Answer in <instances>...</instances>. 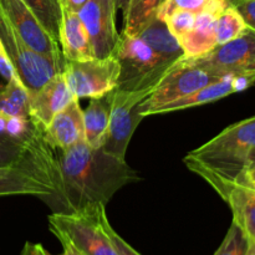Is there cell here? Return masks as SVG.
Wrapping results in <instances>:
<instances>
[{
  "instance_id": "1",
  "label": "cell",
  "mask_w": 255,
  "mask_h": 255,
  "mask_svg": "<svg viewBox=\"0 0 255 255\" xmlns=\"http://www.w3.org/2000/svg\"><path fill=\"white\" fill-rule=\"evenodd\" d=\"M138 181L126 161L92 148L85 139L62 149L55 158L52 183L62 213H77L91 207L106 206L117 191Z\"/></svg>"
},
{
  "instance_id": "2",
  "label": "cell",
  "mask_w": 255,
  "mask_h": 255,
  "mask_svg": "<svg viewBox=\"0 0 255 255\" xmlns=\"http://www.w3.org/2000/svg\"><path fill=\"white\" fill-rule=\"evenodd\" d=\"M255 147V116L234 124L203 146L189 152L184 163L213 189L236 184Z\"/></svg>"
},
{
  "instance_id": "3",
  "label": "cell",
  "mask_w": 255,
  "mask_h": 255,
  "mask_svg": "<svg viewBox=\"0 0 255 255\" xmlns=\"http://www.w3.org/2000/svg\"><path fill=\"white\" fill-rule=\"evenodd\" d=\"M105 204L77 213L55 212L49 216V228L62 244L76 255H119L101 224Z\"/></svg>"
},
{
  "instance_id": "4",
  "label": "cell",
  "mask_w": 255,
  "mask_h": 255,
  "mask_svg": "<svg viewBox=\"0 0 255 255\" xmlns=\"http://www.w3.org/2000/svg\"><path fill=\"white\" fill-rule=\"evenodd\" d=\"M26 158L17 164L0 167V197L35 196L50 198L55 196L52 172L55 158L51 147L40 138L35 141Z\"/></svg>"
},
{
  "instance_id": "5",
  "label": "cell",
  "mask_w": 255,
  "mask_h": 255,
  "mask_svg": "<svg viewBox=\"0 0 255 255\" xmlns=\"http://www.w3.org/2000/svg\"><path fill=\"white\" fill-rule=\"evenodd\" d=\"M114 56L120 65L117 90L122 91L153 90L172 67L138 36L120 35Z\"/></svg>"
},
{
  "instance_id": "6",
  "label": "cell",
  "mask_w": 255,
  "mask_h": 255,
  "mask_svg": "<svg viewBox=\"0 0 255 255\" xmlns=\"http://www.w3.org/2000/svg\"><path fill=\"white\" fill-rule=\"evenodd\" d=\"M0 40L29 95L36 92L52 76L64 71L57 62L27 46L0 7Z\"/></svg>"
},
{
  "instance_id": "7",
  "label": "cell",
  "mask_w": 255,
  "mask_h": 255,
  "mask_svg": "<svg viewBox=\"0 0 255 255\" xmlns=\"http://www.w3.org/2000/svg\"><path fill=\"white\" fill-rule=\"evenodd\" d=\"M184 57L169 69L161 81L154 86L151 94L141 101L139 114L143 119L154 115V111L163 105L176 101L212 82L221 80L201 67L189 64Z\"/></svg>"
},
{
  "instance_id": "8",
  "label": "cell",
  "mask_w": 255,
  "mask_h": 255,
  "mask_svg": "<svg viewBox=\"0 0 255 255\" xmlns=\"http://www.w3.org/2000/svg\"><path fill=\"white\" fill-rule=\"evenodd\" d=\"M65 80L77 99H97L119 86L120 65L115 56L82 61L65 60Z\"/></svg>"
},
{
  "instance_id": "9",
  "label": "cell",
  "mask_w": 255,
  "mask_h": 255,
  "mask_svg": "<svg viewBox=\"0 0 255 255\" xmlns=\"http://www.w3.org/2000/svg\"><path fill=\"white\" fill-rule=\"evenodd\" d=\"M151 92V89L138 91L115 90L109 131L104 146L101 147L106 153L121 161H126V152L129 141L143 120L139 114V104Z\"/></svg>"
},
{
  "instance_id": "10",
  "label": "cell",
  "mask_w": 255,
  "mask_h": 255,
  "mask_svg": "<svg viewBox=\"0 0 255 255\" xmlns=\"http://www.w3.org/2000/svg\"><path fill=\"white\" fill-rule=\"evenodd\" d=\"M189 64L222 77L255 72V31L247 27L238 37L201 56L184 57Z\"/></svg>"
},
{
  "instance_id": "11",
  "label": "cell",
  "mask_w": 255,
  "mask_h": 255,
  "mask_svg": "<svg viewBox=\"0 0 255 255\" xmlns=\"http://www.w3.org/2000/svg\"><path fill=\"white\" fill-rule=\"evenodd\" d=\"M115 0H89L77 12L91 44L94 57L114 56L120 34L116 27Z\"/></svg>"
},
{
  "instance_id": "12",
  "label": "cell",
  "mask_w": 255,
  "mask_h": 255,
  "mask_svg": "<svg viewBox=\"0 0 255 255\" xmlns=\"http://www.w3.org/2000/svg\"><path fill=\"white\" fill-rule=\"evenodd\" d=\"M0 7L27 46L65 66L61 46L44 29L24 0H0Z\"/></svg>"
},
{
  "instance_id": "13",
  "label": "cell",
  "mask_w": 255,
  "mask_h": 255,
  "mask_svg": "<svg viewBox=\"0 0 255 255\" xmlns=\"http://www.w3.org/2000/svg\"><path fill=\"white\" fill-rule=\"evenodd\" d=\"M74 99L77 97L67 86L64 74H56L36 92L30 95V120L42 131L55 115L64 110Z\"/></svg>"
},
{
  "instance_id": "14",
  "label": "cell",
  "mask_w": 255,
  "mask_h": 255,
  "mask_svg": "<svg viewBox=\"0 0 255 255\" xmlns=\"http://www.w3.org/2000/svg\"><path fill=\"white\" fill-rule=\"evenodd\" d=\"M42 138L51 148L60 151L74 146L85 138L84 111L79 99H74L64 110L56 114L41 131Z\"/></svg>"
},
{
  "instance_id": "15",
  "label": "cell",
  "mask_w": 255,
  "mask_h": 255,
  "mask_svg": "<svg viewBox=\"0 0 255 255\" xmlns=\"http://www.w3.org/2000/svg\"><path fill=\"white\" fill-rule=\"evenodd\" d=\"M214 191L231 207L233 223L243 231L251 243H255V191L239 184H224Z\"/></svg>"
},
{
  "instance_id": "16",
  "label": "cell",
  "mask_w": 255,
  "mask_h": 255,
  "mask_svg": "<svg viewBox=\"0 0 255 255\" xmlns=\"http://www.w3.org/2000/svg\"><path fill=\"white\" fill-rule=\"evenodd\" d=\"M137 36L141 37L152 51L169 66H173L186 56L178 39L169 31L166 21L158 15L154 16Z\"/></svg>"
},
{
  "instance_id": "17",
  "label": "cell",
  "mask_w": 255,
  "mask_h": 255,
  "mask_svg": "<svg viewBox=\"0 0 255 255\" xmlns=\"http://www.w3.org/2000/svg\"><path fill=\"white\" fill-rule=\"evenodd\" d=\"M59 42L65 60L82 61L94 59L89 35L81 19L75 12L64 11Z\"/></svg>"
},
{
  "instance_id": "18",
  "label": "cell",
  "mask_w": 255,
  "mask_h": 255,
  "mask_svg": "<svg viewBox=\"0 0 255 255\" xmlns=\"http://www.w3.org/2000/svg\"><path fill=\"white\" fill-rule=\"evenodd\" d=\"M114 91L97 99H91L89 107L84 111L85 142L92 148H101L109 131Z\"/></svg>"
},
{
  "instance_id": "19",
  "label": "cell",
  "mask_w": 255,
  "mask_h": 255,
  "mask_svg": "<svg viewBox=\"0 0 255 255\" xmlns=\"http://www.w3.org/2000/svg\"><path fill=\"white\" fill-rule=\"evenodd\" d=\"M218 15L208 11L196 15L193 29L179 39L186 57L201 56L218 46L216 36V19Z\"/></svg>"
},
{
  "instance_id": "20",
  "label": "cell",
  "mask_w": 255,
  "mask_h": 255,
  "mask_svg": "<svg viewBox=\"0 0 255 255\" xmlns=\"http://www.w3.org/2000/svg\"><path fill=\"white\" fill-rule=\"evenodd\" d=\"M232 94H236L233 87V76L228 75V76H224L223 79L218 80V81L212 82V84L207 85V86L202 87V89L197 90V91L192 92L187 96H183L181 99L176 100V101L163 105V106H161L154 111V115L168 114V112L181 111V110L191 109V107L202 106V105L218 101V100L229 96Z\"/></svg>"
},
{
  "instance_id": "21",
  "label": "cell",
  "mask_w": 255,
  "mask_h": 255,
  "mask_svg": "<svg viewBox=\"0 0 255 255\" xmlns=\"http://www.w3.org/2000/svg\"><path fill=\"white\" fill-rule=\"evenodd\" d=\"M0 114L30 119V95L19 77L0 85Z\"/></svg>"
},
{
  "instance_id": "22",
  "label": "cell",
  "mask_w": 255,
  "mask_h": 255,
  "mask_svg": "<svg viewBox=\"0 0 255 255\" xmlns=\"http://www.w3.org/2000/svg\"><path fill=\"white\" fill-rule=\"evenodd\" d=\"M167 0H131L124 14L122 34L137 36L144 26L158 15L159 9Z\"/></svg>"
},
{
  "instance_id": "23",
  "label": "cell",
  "mask_w": 255,
  "mask_h": 255,
  "mask_svg": "<svg viewBox=\"0 0 255 255\" xmlns=\"http://www.w3.org/2000/svg\"><path fill=\"white\" fill-rule=\"evenodd\" d=\"M42 29L59 42L64 9L60 0H24ZM60 44V42H59Z\"/></svg>"
},
{
  "instance_id": "24",
  "label": "cell",
  "mask_w": 255,
  "mask_h": 255,
  "mask_svg": "<svg viewBox=\"0 0 255 255\" xmlns=\"http://www.w3.org/2000/svg\"><path fill=\"white\" fill-rule=\"evenodd\" d=\"M228 4V2H227ZM247 29L239 12L231 5H227L226 9L216 19V36L218 45L232 41L238 37Z\"/></svg>"
},
{
  "instance_id": "25",
  "label": "cell",
  "mask_w": 255,
  "mask_h": 255,
  "mask_svg": "<svg viewBox=\"0 0 255 255\" xmlns=\"http://www.w3.org/2000/svg\"><path fill=\"white\" fill-rule=\"evenodd\" d=\"M227 5L226 0H167L159 9L158 16L164 19L174 10H186L196 15L206 11L221 14Z\"/></svg>"
},
{
  "instance_id": "26",
  "label": "cell",
  "mask_w": 255,
  "mask_h": 255,
  "mask_svg": "<svg viewBox=\"0 0 255 255\" xmlns=\"http://www.w3.org/2000/svg\"><path fill=\"white\" fill-rule=\"evenodd\" d=\"M249 241L236 223H232L223 242L213 255H246Z\"/></svg>"
},
{
  "instance_id": "27",
  "label": "cell",
  "mask_w": 255,
  "mask_h": 255,
  "mask_svg": "<svg viewBox=\"0 0 255 255\" xmlns=\"http://www.w3.org/2000/svg\"><path fill=\"white\" fill-rule=\"evenodd\" d=\"M29 153L30 148L27 146L0 136V167L20 163L29 156Z\"/></svg>"
},
{
  "instance_id": "28",
  "label": "cell",
  "mask_w": 255,
  "mask_h": 255,
  "mask_svg": "<svg viewBox=\"0 0 255 255\" xmlns=\"http://www.w3.org/2000/svg\"><path fill=\"white\" fill-rule=\"evenodd\" d=\"M169 31L178 39H182L186 34H188L194 26L196 22V14L186 11V10H174L171 14L164 17Z\"/></svg>"
},
{
  "instance_id": "29",
  "label": "cell",
  "mask_w": 255,
  "mask_h": 255,
  "mask_svg": "<svg viewBox=\"0 0 255 255\" xmlns=\"http://www.w3.org/2000/svg\"><path fill=\"white\" fill-rule=\"evenodd\" d=\"M101 224L102 227H104L106 234L109 236L110 241L112 242L114 247L116 248L119 255H141L139 253H137L129 244H127V242H125L124 239L115 232V229L112 228L111 224H110L109 218H107L106 209L101 213Z\"/></svg>"
},
{
  "instance_id": "30",
  "label": "cell",
  "mask_w": 255,
  "mask_h": 255,
  "mask_svg": "<svg viewBox=\"0 0 255 255\" xmlns=\"http://www.w3.org/2000/svg\"><path fill=\"white\" fill-rule=\"evenodd\" d=\"M226 1L239 12L247 27L255 31V0H226Z\"/></svg>"
},
{
  "instance_id": "31",
  "label": "cell",
  "mask_w": 255,
  "mask_h": 255,
  "mask_svg": "<svg viewBox=\"0 0 255 255\" xmlns=\"http://www.w3.org/2000/svg\"><path fill=\"white\" fill-rule=\"evenodd\" d=\"M0 75L6 80V82L9 80L14 79V77H19L9 55H7L6 50H5L4 45H2L1 40H0Z\"/></svg>"
},
{
  "instance_id": "32",
  "label": "cell",
  "mask_w": 255,
  "mask_h": 255,
  "mask_svg": "<svg viewBox=\"0 0 255 255\" xmlns=\"http://www.w3.org/2000/svg\"><path fill=\"white\" fill-rule=\"evenodd\" d=\"M232 76H233L234 92L244 91L255 84V72H246V74L232 75Z\"/></svg>"
},
{
  "instance_id": "33",
  "label": "cell",
  "mask_w": 255,
  "mask_h": 255,
  "mask_svg": "<svg viewBox=\"0 0 255 255\" xmlns=\"http://www.w3.org/2000/svg\"><path fill=\"white\" fill-rule=\"evenodd\" d=\"M236 184H239V186L247 187V188H251L255 191V166L246 169L241 174V177H239Z\"/></svg>"
},
{
  "instance_id": "34",
  "label": "cell",
  "mask_w": 255,
  "mask_h": 255,
  "mask_svg": "<svg viewBox=\"0 0 255 255\" xmlns=\"http://www.w3.org/2000/svg\"><path fill=\"white\" fill-rule=\"evenodd\" d=\"M87 1L89 0H60L64 11L75 12V14H77L86 5Z\"/></svg>"
},
{
  "instance_id": "35",
  "label": "cell",
  "mask_w": 255,
  "mask_h": 255,
  "mask_svg": "<svg viewBox=\"0 0 255 255\" xmlns=\"http://www.w3.org/2000/svg\"><path fill=\"white\" fill-rule=\"evenodd\" d=\"M20 255H50V254L45 251L44 247H42L41 244L26 242Z\"/></svg>"
},
{
  "instance_id": "36",
  "label": "cell",
  "mask_w": 255,
  "mask_h": 255,
  "mask_svg": "<svg viewBox=\"0 0 255 255\" xmlns=\"http://www.w3.org/2000/svg\"><path fill=\"white\" fill-rule=\"evenodd\" d=\"M131 0H115V4H116L117 9L122 10V12H126L127 9H128V5Z\"/></svg>"
},
{
  "instance_id": "37",
  "label": "cell",
  "mask_w": 255,
  "mask_h": 255,
  "mask_svg": "<svg viewBox=\"0 0 255 255\" xmlns=\"http://www.w3.org/2000/svg\"><path fill=\"white\" fill-rule=\"evenodd\" d=\"M255 166V147L253 151L251 152V154H249V158H248V166H247V169L251 168V167H254Z\"/></svg>"
},
{
  "instance_id": "38",
  "label": "cell",
  "mask_w": 255,
  "mask_h": 255,
  "mask_svg": "<svg viewBox=\"0 0 255 255\" xmlns=\"http://www.w3.org/2000/svg\"><path fill=\"white\" fill-rule=\"evenodd\" d=\"M246 255H255V243H251V242H249Z\"/></svg>"
},
{
  "instance_id": "39",
  "label": "cell",
  "mask_w": 255,
  "mask_h": 255,
  "mask_svg": "<svg viewBox=\"0 0 255 255\" xmlns=\"http://www.w3.org/2000/svg\"><path fill=\"white\" fill-rule=\"evenodd\" d=\"M60 255H76V254H74L71 251H69V249H64V253Z\"/></svg>"
}]
</instances>
